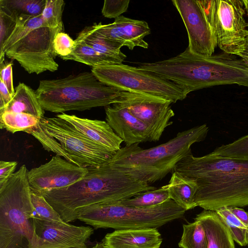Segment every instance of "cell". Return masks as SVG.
I'll return each instance as SVG.
<instances>
[{"mask_svg":"<svg viewBox=\"0 0 248 248\" xmlns=\"http://www.w3.org/2000/svg\"><path fill=\"white\" fill-rule=\"evenodd\" d=\"M75 43L71 53L61 57L62 60L76 61L92 67L119 64L115 60L96 51L87 44L76 41Z\"/></svg>","mask_w":248,"mask_h":248,"instance_id":"cell-25","label":"cell"},{"mask_svg":"<svg viewBox=\"0 0 248 248\" xmlns=\"http://www.w3.org/2000/svg\"><path fill=\"white\" fill-rule=\"evenodd\" d=\"M60 32L48 27L41 15L18 14L14 30L0 48V64L6 55L16 60L29 74L57 70L53 42Z\"/></svg>","mask_w":248,"mask_h":248,"instance_id":"cell-7","label":"cell"},{"mask_svg":"<svg viewBox=\"0 0 248 248\" xmlns=\"http://www.w3.org/2000/svg\"><path fill=\"white\" fill-rule=\"evenodd\" d=\"M186 211L171 199L144 208L124 205L118 201L83 207L77 216V219L95 229H157L175 219L184 218Z\"/></svg>","mask_w":248,"mask_h":248,"instance_id":"cell-8","label":"cell"},{"mask_svg":"<svg viewBox=\"0 0 248 248\" xmlns=\"http://www.w3.org/2000/svg\"><path fill=\"white\" fill-rule=\"evenodd\" d=\"M75 46V40L64 32L58 33L53 42L54 50L61 58L70 54Z\"/></svg>","mask_w":248,"mask_h":248,"instance_id":"cell-33","label":"cell"},{"mask_svg":"<svg viewBox=\"0 0 248 248\" xmlns=\"http://www.w3.org/2000/svg\"><path fill=\"white\" fill-rule=\"evenodd\" d=\"M180 248H207V240L204 228L197 220L183 225V233L178 243Z\"/></svg>","mask_w":248,"mask_h":248,"instance_id":"cell-27","label":"cell"},{"mask_svg":"<svg viewBox=\"0 0 248 248\" xmlns=\"http://www.w3.org/2000/svg\"><path fill=\"white\" fill-rule=\"evenodd\" d=\"M155 188L108 162L88 168L87 174L79 181L63 188L52 189L42 196L62 220L68 223L77 219L78 212L83 207L123 201Z\"/></svg>","mask_w":248,"mask_h":248,"instance_id":"cell-2","label":"cell"},{"mask_svg":"<svg viewBox=\"0 0 248 248\" xmlns=\"http://www.w3.org/2000/svg\"><path fill=\"white\" fill-rule=\"evenodd\" d=\"M240 57L248 67V38L245 50L242 52Z\"/></svg>","mask_w":248,"mask_h":248,"instance_id":"cell-39","label":"cell"},{"mask_svg":"<svg viewBox=\"0 0 248 248\" xmlns=\"http://www.w3.org/2000/svg\"><path fill=\"white\" fill-rule=\"evenodd\" d=\"M17 165L16 161H0V186L4 184L14 173Z\"/></svg>","mask_w":248,"mask_h":248,"instance_id":"cell-36","label":"cell"},{"mask_svg":"<svg viewBox=\"0 0 248 248\" xmlns=\"http://www.w3.org/2000/svg\"><path fill=\"white\" fill-rule=\"evenodd\" d=\"M0 110L3 109L11 101L13 96L6 86L0 80Z\"/></svg>","mask_w":248,"mask_h":248,"instance_id":"cell-37","label":"cell"},{"mask_svg":"<svg viewBox=\"0 0 248 248\" xmlns=\"http://www.w3.org/2000/svg\"><path fill=\"white\" fill-rule=\"evenodd\" d=\"M64 5L63 0H46L41 16L48 27L52 29H59L63 32L62 15Z\"/></svg>","mask_w":248,"mask_h":248,"instance_id":"cell-29","label":"cell"},{"mask_svg":"<svg viewBox=\"0 0 248 248\" xmlns=\"http://www.w3.org/2000/svg\"><path fill=\"white\" fill-rule=\"evenodd\" d=\"M194 220L202 224L207 240V248H235L231 232L216 211L204 210Z\"/></svg>","mask_w":248,"mask_h":248,"instance_id":"cell-20","label":"cell"},{"mask_svg":"<svg viewBox=\"0 0 248 248\" xmlns=\"http://www.w3.org/2000/svg\"><path fill=\"white\" fill-rule=\"evenodd\" d=\"M94 31L104 37L133 50L135 46L147 48L148 44L144 38L151 33L147 22L121 16L108 24L101 22L92 25Z\"/></svg>","mask_w":248,"mask_h":248,"instance_id":"cell-16","label":"cell"},{"mask_svg":"<svg viewBox=\"0 0 248 248\" xmlns=\"http://www.w3.org/2000/svg\"><path fill=\"white\" fill-rule=\"evenodd\" d=\"M34 225L39 239L37 248H87L86 243L94 232L90 226H78L64 221L35 218Z\"/></svg>","mask_w":248,"mask_h":248,"instance_id":"cell-15","label":"cell"},{"mask_svg":"<svg viewBox=\"0 0 248 248\" xmlns=\"http://www.w3.org/2000/svg\"><path fill=\"white\" fill-rule=\"evenodd\" d=\"M171 2L186 27L189 51L202 56L212 55L217 43L197 0H172Z\"/></svg>","mask_w":248,"mask_h":248,"instance_id":"cell-13","label":"cell"},{"mask_svg":"<svg viewBox=\"0 0 248 248\" xmlns=\"http://www.w3.org/2000/svg\"><path fill=\"white\" fill-rule=\"evenodd\" d=\"M0 80L6 86L11 94L13 96L15 90L13 80V62L4 61L0 64Z\"/></svg>","mask_w":248,"mask_h":248,"instance_id":"cell-35","label":"cell"},{"mask_svg":"<svg viewBox=\"0 0 248 248\" xmlns=\"http://www.w3.org/2000/svg\"><path fill=\"white\" fill-rule=\"evenodd\" d=\"M15 89L12 100L0 113L9 111L26 113L40 119L44 116V110L34 91L24 83H19Z\"/></svg>","mask_w":248,"mask_h":248,"instance_id":"cell-23","label":"cell"},{"mask_svg":"<svg viewBox=\"0 0 248 248\" xmlns=\"http://www.w3.org/2000/svg\"><path fill=\"white\" fill-rule=\"evenodd\" d=\"M46 0H0V4L9 9L32 16L42 15Z\"/></svg>","mask_w":248,"mask_h":248,"instance_id":"cell-30","label":"cell"},{"mask_svg":"<svg viewBox=\"0 0 248 248\" xmlns=\"http://www.w3.org/2000/svg\"><path fill=\"white\" fill-rule=\"evenodd\" d=\"M170 199L168 191L164 186L159 188L140 193L120 202L126 206L144 208L159 205Z\"/></svg>","mask_w":248,"mask_h":248,"instance_id":"cell-26","label":"cell"},{"mask_svg":"<svg viewBox=\"0 0 248 248\" xmlns=\"http://www.w3.org/2000/svg\"><path fill=\"white\" fill-rule=\"evenodd\" d=\"M18 14L0 4V48L14 30Z\"/></svg>","mask_w":248,"mask_h":248,"instance_id":"cell-32","label":"cell"},{"mask_svg":"<svg viewBox=\"0 0 248 248\" xmlns=\"http://www.w3.org/2000/svg\"><path fill=\"white\" fill-rule=\"evenodd\" d=\"M102 82L121 90L162 98L175 103L189 93L182 86L139 67L123 63L93 67Z\"/></svg>","mask_w":248,"mask_h":248,"instance_id":"cell-10","label":"cell"},{"mask_svg":"<svg viewBox=\"0 0 248 248\" xmlns=\"http://www.w3.org/2000/svg\"><path fill=\"white\" fill-rule=\"evenodd\" d=\"M129 2V0H105L102 14L105 17L115 19L127 11Z\"/></svg>","mask_w":248,"mask_h":248,"instance_id":"cell-34","label":"cell"},{"mask_svg":"<svg viewBox=\"0 0 248 248\" xmlns=\"http://www.w3.org/2000/svg\"><path fill=\"white\" fill-rule=\"evenodd\" d=\"M172 171L196 182V206L217 211L248 205V160L215 156H194L191 151Z\"/></svg>","mask_w":248,"mask_h":248,"instance_id":"cell-1","label":"cell"},{"mask_svg":"<svg viewBox=\"0 0 248 248\" xmlns=\"http://www.w3.org/2000/svg\"><path fill=\"white\" fill-rule=\"evenodd\" d=\"M162 242L155 228L116 230L102 241L104 248H159Z\"/></svg>","mask_w":248,"mask_h":248,"instance_id":"cell-19","label":"cell"},{"mask_svg":"<svg viewBox=\"0 0 248 248\" xmlns=\"http://www.w3.org/2000/svg\"><path fill=\"white\" fill-rule=\"evenodd\" d=\"M230 211L248 228V213L237 207H229Z\"/></svg>","mask_w":248,"mask_h":248,"instance_id":"cell-38","label":"cell"},{"mask_svg":"<svg viewBox=\"0 0 248 248\" xmlns=\"http://www.w3.org/2000/svg\"><path fill=\"white\" fill-rule=\"evenodd\" d=\"M106 122L128 146L150 141V133L147 125L119 103L105 108Z\"/></svg>","mask_w":248,"mask_h":248,"instance_id":"cell-17","label":"cell"},{"mask_svg":"<svg viewBox=\"0 0 248 248\" xmlns=\"http://www.w3.org/2000/svg\"><path fill=\"white\" fill-rule=\"evenodd\" d=\"M91 248H104L103 245V243L101 242L96 243L94 246Z\"/></svg>","mask_w":248,"mask_h":248,"instance_id":"cell-41","label":"cell"},{"mask_svg":"<svg viewBox=\"0 0 248 248\" xmlns=\"http://www.w3.org/2000/svg\"><path fill=\"white\" fill-rule=\"evenodd\" d=\"M31 198L36 213L37 219L52 222L63 221L58 213L43 196L31 192Z\"/></svg>","mask_w":248,"mask_h":248,"instance_id":"cell-31","label":"cell"},{"mask_svg":"<svg viewBox=\"0 0 248 248\" xmlns=\"http://www.w3.org/2000/svg\"><path fill=\"white\" fill-rule=\"evenodd\" d=\"M40 119L29 114L5 111L0 113V128L13 134L23 131L30 134L38 126Z\"/></svg>","mask_w":248,"mask_h":248,"instance_id":"cell-24","label":"cell"},{"mask_svg":"<svg viewBox=\"0 0 248 248\" xmlns=\"http://www.w3.org/2000/svg\"><path fill=\"white\" fill-rule=\"evenodd\" d=\"M148 127L150 141H157L165 129L172 124L174 116L169 100L149 95L141 96L119 103Z\"/></svg>","mask_w":248,"mask_h":248,"instance_id":"cell-14","label":"cell"},{"mask_svg":"<svg viewBox=\"0 0 248 248\" xmlns=\"http://www.w3.org/2000/svg\"><path fill=\"white\" fill-rule=\"evenodd\" d=\"M170 199L186 211L194 208L198 186L195 181L176 171H172L169 183L165 186Z\"/></svg>","mask_w":248,"mask_h":248,"instance_id":"cell-21","label":"cell"},{"mask_svg":"<svg viewBox=\"0 0 248 248\" xmlns=\"http://www.w3.org/2000/svg\"><path fill=\"white\" fill-rule=\"evenodd\" d=\"M76 42L87 44L96 51L116 61L119 64L126 58L121 51L123 45L97 33L92 26L85 27L78 35Z\"/></svg>","mask_w":248,"mask_h":248,"instance_id":"cell-22","label":"cell"},{"mask_svg":"<svg viewBox=\"0 0 248 248\" xmlns=\"http://www.w3.org/2000/svg\"><path fill=\"white\" fill-rule=\"evenodd\" d=\"M209 130L206 124L179 132L166 143L149 149L139 144L125 146L109 163L134 178L147 183L164 178L191 151L194 143L204 140Z\"/></svg>","mask_w":248,"mask_h":248,"instance_id":"cell-5","label":"cell"},{"mask_svg":"<svg viewBox=\"0 0 248 248\" xmlns=\"http://www.w3.org/2000/svg\"><path fill=\"white\" fill-rule=\"evenodd\" d=\"M35 92L44 110L62 113L70 110L83 111L107 107L146 95L106 84L92 72L73 74L64 78L40 80Z\"/></svg>","mask_w":248,"mask_h":248,"instance_id":"cell-4","label":"cell"},{"mask_svg":"<svg viewBox=\"0 0 248 248\" xmlns=\"http://www.w3.org/2000/svg\"><path fill=\"white\" fill-rule=\"evenodd\" d=\"M243 0H215L214 33L223 52L239 57L245 49L248 23Z\"/></svg>","mask_w":248,"mask_h":248,"instance_id":"cell-11","label":"cell"},{"mask_svg":"<svg viewBox=\"0 0 248 248\" xmlns=\"http://www.w3.org/2000/svg\"><path fill=\"white\" fill-rule=\"evenodd\" d=\"M57 116L83 136L107 150L116 153L121 149L123 140L107 122L80 118L64 113Z\"/></svg>","mask_w":248,"mask_h":248,"instance_id":"cell-18","label":"cell"},{"mask_svg":"<svg viewBox=\"0 0 248 248\" xmlns=\"http://www.w3.org/2000/svg\"><path fill=\"white\" fill-rule=\"evenodd\" d=\"M25 165L0 186V248H37L36 213Z\"/></svg>","mask_w":248,"mask_h":248,"instance_id":"cell-6","label":"cell"},{"mask_svg":"<svg viewBox=\"0 0 248 248\" xmlns=\"http://www.w3.org/2000/svg\"><path fill=\"white\" fill-rule=\"evenodd\" d=\"M43 148L81 167H97L109 162L116 153L83 136L56 115L44 116L30 133Z\"/></svg>","mask_w":248,"mask_h":248,"instance_id":"cell-9","label":"cell"},{"mask_svg":"<svg viewBox=\"0 0 248 248\" xmlns=\"http://www.w3.org/2000/svg\"><path fill=\"white\" fill-rule=\"evenodd\" d=\"M211 153L222 157L248 160V135L219 146Z\"/></svg>","mask_w":248,"mask_h":248,"instance_id":"cell-28","label":"cell"},{"mask_svg":"<svg viewBox=\"0 0 248 248\" xmlns=\"http://www.w3.org/2000/svg\"><path fill=\"white\" fill-rule=\"evenodd\" d=\"M243 3H244V6L245 9V11L247 13V15L248 16V0H243Z\"/></svg>","mask_w":248,"mask_h":248,"instance_id":"cell-40","label":"cell"},{"mask_svg":"<svg viewBox=\"0 0 248 248\" xmlns=\"http://www.w3.org/2000/svg\"><path fill=\"white\" fill-rule=\"evenodd\" d=\"M88 168L73 164L56 155L45 164L28 171L31 191L38 195L68 186L82 179Z\"/></svg>","mask_w":248,"mask_h":248,"instance_id":"cell-12","label":"cell"},{"mask_svg":"<svg viewBox=\"0 0 248 248\" xmlns=\"http://www.w3.org/2000/svg\"><path fill=\"white\" fill-rule=\"evenodd\" d=\"M139 67L170 80L191 92L215 85L236 84L248 87V67L226 53L205 57L188 47L177 56Z\"/></svg>","mask_w":248,"mask_h":248,"instance_id":"cell-3","label":"cell"}]
</instances>
